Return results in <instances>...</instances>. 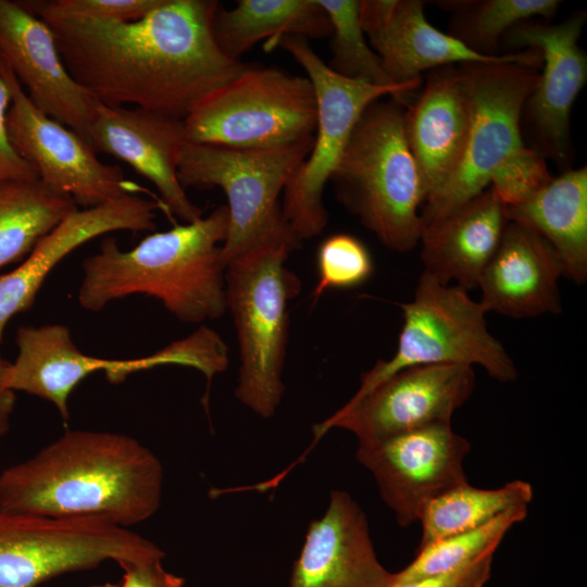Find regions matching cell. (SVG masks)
Segmentation results:
<instances>
[{
  "instance_id": "obj_1",
  "label": "cell",
  "mask_w": 587,
  "mask_h": 587,
  "mask_svg": "<svg viewBox=\"0 0 587 587\" xmlns=\"http://www.w3.org/2000/svg\"><path fill=\"white\" fill-rule=\"evenodd\" d=\"M214 0H163L133 22L47 23L68 73L110 105L184 121L251 64L225 55L212 33Z\"/></svg>"
},
{
  "instance_id": "obj_2",
  "label": "cell",
  "mask_w": 587,
  "mask_h": 587,
  "mask_svg": "<svg viewBox=\"0 0 587 587\" xmlns=\"http://www.w3.org/2000/svg\"><path fill=\"white\" fill-rule=\"evenodd\" d=\"M159 458L136 438L67 429L0 472V510L52 517H100L129 528L150 519L163 491Z\"/></svg>"
},
{
  "instance_id": "obj_3",
  "label": "cell",
  "mask_w": 587,
  "mask_h": 587,
  "mask_svg": "<svg viewBox=\"0 0 587 587\" xmlns=\"http://www.w3.org/2000/svg\"><path fill=\"white\" fill-rule=\"evenodd\" d=\"M228 230V208L220 205L208 216L154 232L130 250L105 238L82 263L78 303L97 312L140 294L158 299L184 323L218 319L227 310L221 251Z\"/></svg>"
},
{
  "instance_id": "obj_4",
  "label": "cell",
  "mask_w": 587,
  "mask_h": 587,
  "mask_svg": "<svg viewBox=\"0 0 587 587\" xmlns=\"http://www.w3.org/2000/svg\"><path fill=\"white\" fill-rule=\"evenodd\" d=\"M405 105L371 103L357 122L330 177L337 199L389 250L420 242L425 200L404 130Z\"/></svg>"
},
{
  "instance_id": "obj_5",
  "label": "cell",
  "mask_w": 587,
  "mask_h": 587,
  "mask_svg": "<svg viewBox=\"0 0 587 587\" xmlns=\"http://www.w3.org/2000/svg\"><path fill=\"white\" fill-rule=\"evenodd\" d=\"M313 138L268 149H235L187 142L177 167L180 186L220 187L229 211V230L221 257L226 266L261 248H286L301 241L287 223L279 195L311 151Z\"/></svg>"
},
{
  "instance_id": "obj_6",
  "label": "cell",
  "mask_w": 587,
  "mask_h": 587,
  "mask_svg": "<svg viewBox=\"0 0 587 587\" xmlns=\"http://www.w3.org/2000/svg\"><path fill=\"white\" fill-rule=\"evenodd\" d=\"M289 253L286 248L257 249L225 270L226 304L239 348L235 396L263 419L275 414L285 391L288 303L301 289L299 278L286 266Z\"/></svg>"
},
{
  "instance_id": "obj_7",
  "label": "cell",
  "mask_w": 587,
  "mask_h": 587,
  "mask_svg": "<svg viewBox=\"0 0 587 587\" xmlns=\"http://www.w3.org/2000/svg\"><path fill=\"white\" fill-rule=\"evenodd\" d=\"M276 46L287 51L304 70L316 100V129L311 151L283 191L284 216L302 241L320 235L327 224L323 191L364 110L386 96L407 105L408 96L421 87L422 77L404 84L371 85L334 72L307 38L284 36L268 48Z\"/></svg>"
},
{
  "instance_id": "obj_8",
  "label": "cell",
  "mask_w": 587,
  "mask_h": 587,
  "mask_svg": "<svg viewBox=\"0 0 587 587\" xmlns=\"http://www.w3.org/2000/svg\"><path fill=\"white\" fill-rule=\"evenodd\" d=\"M17 355L9 362L3 384L49 401L66 421L68 399L90 374L104 372L111 383H121L132 373L160 365L176 364L200 371L208 384L229 363L228 348L213 329L201 326L189 336L138 359H98L82 352L62 324L23 325L16 330Z\"/></svg>"
},
{
  "instance_id": "obj_9",
  "label": "cell",
  "mask_w": 587,
  "mask_h": 587,
  "mask_svg": "<svg viewBox=\"0 0 587 587\" xmlns=\"http://www.w3.org/2000/svg\"><path fill=\"white\" fill-rule=\"evenodd\" d=\"M403 325L395 354L363 373L357 400L395 373L419 365H479L494 379L513 382L517 369L486 322V309L467 290L423 272L413 299L400 304Z\"/></svg>"
},
{
  "instance_id": "obj_10",
  "label": "cell",
  "mask_w": 587,
  "mask_h": 587,
  "mask_svg": "<svg viewBox=\"0 0 587 587\" xmlns=\"http://www.w3.org/2000/svg\"><path fill=\"white\" fill-rule=\"evenodd\" d=\"M316 116L307 76L251 64L202 99L184 124L188 142L268 149L313 138Z\"/></svg>"
},
{
  "instance_id": "obj_11",
  "label": "cell",
  "mask_w": 587,
  "mask_h": 587,
  "mask_svg": "<svg viewBox=\"0 0 587 587\" xmlns=\"http://www.w3.org/2000/svg\"><path fill=\"white\" fill-rule=\"evenodd\" d=\"M471 89V123L458 166L424 201L422 229L489 187L495 168L525 145L522 114L539 70L512 62L464 64Z\"/></svg>"
},
{
  "instance_id": "obj_12",
  "label": "cell",
  "mask_w": 587,
  "mask_h": 587,
  "mask_svg": "<svg viewBox=\"0 0 587 587\" xmlns=\"http://www.w3.org/2000/svg\"><path fill=\"white\" fill-rule=\"evenodd\" d=\"M163 551L100 517H52L0 510V587H38L63 574Z\"/></svg>"
},
{
  "instance_id": "obj_13",
  "label": "cell",
  "mask_w": 587,
  "mask_h": 587,
  "mask_svg": "<svg viewBox=\"0 0 587 587\" xmlns=\"http://www.w3.org/2000/svg\"><path fill=\"white\" fill-rule=\"evenodd\" d=\"M0 76L11 95L7 114L10 142L34 167L41 183L68 196L83 209L138 190L120 166L101 162L85 138L40 111L2 57Z\"/></svg>"
},
{
  "instance_id": "obj_14",
  "label": "cell",
  "mask_w": 587,
  "mask_h": 587,
  "mask_svg": "<svg viewBox=\"0 0 587 587\" xmlns=\"http://www.w3.org/2000/svg\"><path fill=\"white\" fill-rule=\"evenodd\" d=\"M473 366L419 365L389 376L332 416L314 425L315 438L332 428L353 433L359 444L384 440L411 430L451 424L453 413L472 396Z\"/></svg>"
},
{
  "instance_id": "obj_15",
  "label": "cell",
  "mask_w": 587,
  "mask_h": 587,
  "mask_svg": "<svg viewBox=\"0 0 587 587\" xmlns=\"http://www.w3.org/2000/svg\"><path fill=\"white\" fill-rule=\"evenodd\" d=\"M586 17V11H577L560 23L523 21L501 39L515 52H540L542 71L524 105L522 125L530 135L529 148L565 167L572 157L571 110L587 80V57L578 45Z\"/></svg>"
},
{
  "instance_id": "obj_16",
  "label": "cell",
  "mask_w": 587,
  "mask_h": 587,
  "mask_svg": "<svg viewBox=\"0 0 587 587\" xmlns=\"http://www.w3.org/2000/svg\"><path fill=\"white\" fill-rule=\"evenodd\" d=\"M470 450L471 442L445 424L359 444L357 459L373 474L397 523L405 527L420 521L433 499L467 483L463 460Z\"/></svg>"
},
{
  "instance_id": "obj_17",
  "label": "cell",
  "mask_w": 587,
  "mask_h": 587,
  "mask_svg": "<svg viewBox=\"0 0 587 587\" xmlns=\"http://www.w3.org/2000/svg\"><path fill=\"white\" fill-rule=\"evenodd\" d=\"M361 27L383 67L395 84L420 78L424 71L446 65L512 62L541 68L537 49L483 55L446 34L426 20L424 1L362 0L359 7Z\"/></svg>"
},
{
  "instance_id": "obj_18",
  "label": "cell",
  "mask_w": 587,
  "mask_h": 587,
  "mask_svg": "<svg viewBox=\"0 0 587 587\" xmlns=\"http://www.w3.org/2000/svg\"><path fill=\"white\" fill-rule=\"evenodd\" d=\"M87 140L96 152L124 161L153 184L163 207L183 222L203 216L177 178L188 142L184 121L141 108L110 105L92 97Z\"/></svg>"
},
{
  "instance_id": "obj_19",
  "label": "cell",
  "mask_w": 587,
  "mask_h": 587,
  "mask_svg": "<svg viewBox=\"0 0 587 587\" xmlns=\"http://www.w3.org/2000/svg\"><path fill=\"white\" fill-rule=\"evenodd\" d=\"M0 57L40 111L87 140L92 96L68 73L51 27L15 0H0Z\"/></svg>"
},
{
  "instance_id": "obj_20",
  "label": "cell",
  "mask_w": 587,
  "mask_h": 587,
  "mask_svg": "<svg viewBox=\"0 0 587 587\" xmlns=\"http://www.w3.org/2000/svg\"><path fill=\"white\" fill-rule=\"evenodd\" d=\"M392 574L377 559L361 507L333 490L323 516L308 527L289 587H389Z\"/></svg>"
},
{
  "instance_id": "obj_21",
  "label": "cell",
  "mask_w": 587,
  "mask_h": 587,
  "mask_svg": "<svg viewBox=\"0 0 587 587\" xmlns=\"http://www.w3.org/2000/svg\"><path fill=\"white\" fill-rule=\"evenodd\" d=\"M157 209L151 200L126 195L66 216L17 267L0 275V342L9 321L33 305L46 277L68 253L110 232L154 230Z\"/></svg>"
},
{
  "instance_id": "obj_22",
  "label": "cell",
  "mask_w": 587,
  "mask_h": 587,
  "mask_svg": "<svg viewBox=\"0 0 587 587\" xmlns=\"http://www.w3.org/2000/svg\"><path fill=\"white\" fill-rule=\"evenodd\" d=\"M470 123L471 89L464 64L429 71L424 89L404 109L405 137L421 174L425 200L458 166Z\"/></svg>"
},
{
  "instance_id": "obj_23",
  "label": "cell",
  "mask_w": 587,
  "mask_h": 587,
  "mask_svg": "<svg viewBox=\"0 0 587 587\" xmlns=\"http://www.w3.org/2000/svg\"><path fill=\"white\" fill-rule=\"evenodd\" d=\"M563 266L554 249L530 228L510 221L477 287L488 312L512 319L562 310L559 279Z\"/></svg>"
},
{
  "instance_id": "obj_24",
  "label": "cell",
  "mask_w": 587,
  "mask_h": 587,
  "mask_svg": "<svg viewBox=\"0 0 587 587\" xmlns=\"http://www.w3.org/2000/svg\"><path fill=\"white\" fill-rule=\"evenodd\" d=\"M509 222L490 188L422 229L424 271L445 285L477 287Z\"/></svg>"
},
{
  "instance_id": "obj_25",
  "label": "cell",
  "mask_w": 587,
  "mask_h": 587,
  "mask_svg": "<svg viewBox=\"0 0 587 587\" xmlns=\"http://www.w3.org/2000/svg\"><path fill=\"white\" fill-rule=\"evenodd\" d=\"M510 221L541 236L558 253L563 276L587 278V168H567L528 201L507 208Z\"/></svg>"
},
{
  "instance_id": "obj_26",
  "label": "cell",
  "mask_w": 587,
  "mask_h": 587,
  "mask_svg": "<svg viewBox=\"0 0 587 587\" xmlns=\"http://www.w3.org/2000/svg\"><path fill=\"white\" fill-rule=\"evenodd\" d=\"M212 33L220 50L239 60L264 38L267 48L284 36L323 39L330 37L332 25L317 0H239L230 10L218 5Z\"/></svg>"
},
{
  "instance_id": "obj_27",
  "label": "cell",
  "mask_w": 587,
  "mask_h": 587,
  "mask_svg": "<svg viewBox=\"0 0 587 587\" xmlns=\"http://www.w3.org/2000/svg\"><path fill=\"white\" fill-rule=\"evenodd\" d=\"M78 207L39 179L0 182V268L23 261Z\"/></svg>"
},
{
  "instance_id": "obj_28",
  "label": "cell",
  "mask_w": 587,
  "mask_h": 587,
  "mask_svg": "<svg viewBox=\"0 0 587 587\" xmlns=\"http://www.w3.org/2000/svg\"><path fill=\"white\" fill-rule=\"evenodd\" d=\"M533 495L532 485L521 479L496 489L476 488L469 483L458 485L424 509L419 521L422 525L419 546L483 526L510 509L528 507Z\"/></svg>"
},
{
  "instance_id": "obj_29",
  "label": "cell",
  "mask_w": 587,
  "mask_h": 587,
  "mask_svg": "<svg viewBox=\"0 0 587 587\" xmlns=\"http://www.w3.org/2000/svg\"><path fill=\"white\" fill-rule=\"evenodd\" d=\"M451 13L449 34L483 55L497 57L503 35L533 17L552 18L559 0H449L437 1Z\"/></svg>"
},
{
  "instance_id": "obj_30",
  "label": "cell",
  "mask_w": 587,
  "mask_h": 587,
  "mask_svg": "<svg viewBox=\"0 0 587 587\" xmlns=\"http://www.w3.org/2000/svg\"><path fill=\"white\" fill-rule=\"evenodd\" d=\"M527 513V505L516 507L483 526L419 546L414 559L401 571L394 573V579L408 580L445 574L494 555L505 534L512 526L524 521Z\"/></svg>"
},
{
  "instance_id": "obj_31",
  "label": "cell",
  "mask_w": 587,
  "mask_h": 587,
  "mask_svg": "<svg viewBox=\"0 0 587 587\" xmlns=\"http://www.w3.org/2000/svg\"><path fill=\"white\" fill-rule=\"evenodd\" d=\"M330 25L332 61L337 74L371 85H396L386 74L382 61L365 39L359 18L358 0H317Z\"/></svg>"
},
{
  "instance_id": "obj_32",
  "label": "cell",
  "mask_w": 587,
  "mask_h": 587,
  "mask_svg": "<svg viewBox=\"0 0 587 587\" xmlns=\"http://www.w3.org/2000/svg\"><path fill=\"white\" fill-rule=\"evenodd\" d=\"M316 260L319 280L313 290L314 302L327 289L351 288L363 284L374 270L367 248L348 234H335L323 240Z\"/></svg>"
},
{
  "instance_id": "obj_33",
  "label": "cell",
  "mask_w": 587,
  "mask_h": 587,
  "mask_svg": "<svg viewBox=\"0 0 587 587\" xmlns=\"http://www.w3.org/2000/svg\"><path fill=\"white\" fill-rule=\"evenodd\" d=\"M46 23L133 22L149 14L163 0H17Z\"/></svg>"
},
{
  "instance_id": "obj_34",
  "label": "cell",
  "mask_w": 587,
  "mask_h": 587,
  "mask_svg": "<svg viewBox=\"0 0 587 587\" xmlns=\"http://www.w3.org/2000/svg\"><path fill=\"white\" fill-rule=\"evenodd\" d=\"M546 158L523 145L509 154L492 172L489 188L507 208L522 204L552 179Z\"/></svg>"
},
{
  "instance_id": "obj_35",
  "label": "cell",
  "mask_w": 587,
  "mask_h": 587,
  "mask_svg": "<svg viewBox=\"0 0 587 587\" xmlns=\"http://www.w3.org/2000/svg\"><path fill=\"white\" fill-rule=\"evenodd\" d=\"M163 558L162 551L118 562L123 571L120 587H184L185 578L166 571L162 564Z\"/></svg>"
},
{
  "instance_id": "obj_36",
  "label": "cell",
  "mask_w": 587,
  "mask_h": 587,
  "mask_svg": "<svg viewBox=\"0 0 587 587\" xmlns=\"http://www.w3.org/2000/svg\"><path fill=\"white\" fill-rule=\"evenodd\" d=\"M10 104V90L0 76V182L38 179L34 167L16 153L10 142L7 128Z\"/></svg>"
},
{
  "instance_id": "obj_37",
  "label": "cell",
  "mask_w": 587,
  "mask_h": 587,
  "mask_svg": "<svg viewBox=\"0 0 587 587\" xmlns=\"http://www.w3.org/2000/svg\"><path fill=\"white\" fill-rule=\"evenodd\" d=\"M494 555L458 571L420 577L408 580H395L389 587H484L491 576Z\"/></svg>"
},
{
  "instance_id": "obj_38",
  "label": "cell",
  "mask_w": 587,
  "mask_h": 587,
  "mask_svg": "<svg viewBox=\"0 0 587 587\" xmlns=\"http://www.w3.org/2000/svg\"><path fill=\"white\" fill-rule=\"evenodd\" d=\"M9 361L0 353V438L3 437L11 424V417L15 407V392L8 389L3 384V374Z\"/></svg>"
},
{
  "instance_id": "obj_39",
  "label": "cell",
  "mask_w": 587,
  "mask_h": 587,
  "mask_svg": "<svg viewBox=\"0 0 587 587\" xmlns=\"http://www.w3.org/2000/svg\"><path fill=\"white\" fill-rule=\"evenodd\" d=\"M88 587H120V584L107 582V583H101V584H95Z\"/></svg>"
}]
</instances>
